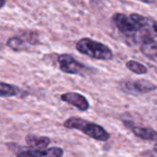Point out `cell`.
Here are the masks:
<instances>
[{
	"label": "cell",
	"instance_id": "obj_1",
	"mask_svg": "<svg viewBox=\"0 0 157 157\" xmlns=\"http://www.w3.org/2000/svg\"><path fill=\"white\" fill-rule=\"evenodd\" d=\"M64 127L69 129H78L96 140L106 141L110 139V134L102 126L81 117H73L67 118L64 122Z\"/></svg>",
	"mask_w": 157,
	"mask_h": 157
},
{
	"label": "cell",
	"instance_id": "obj_2",
	"mask_svg": "<svg viewBox=\"0 0 157 157\" xmlns=\"http://www.w3.org/2000/svg\"><path fill=\"white\" fill-rule=\"evenodd\" d=\"M76 49L82 55L99 60H111L114 57L112 50L105 44L90 38H82L76 44Z\"/></svg>",
	"mask_w": 157,
	"mask_h": 157
},
{
	"label": "cell",
	"instance_id": "obj_3",
	"mask_svg": "<svg viewBox=\"0 0 157 157\" xmlns=\"http://www.w3.org/2000/svg\"><path fill=\"white\" fill-rule=\"evenodd\" d=\"M113 22L117 30L128 40L137 43H141L144 39L138 25L129 18L123 13H115L112 17Z\"/></svg>",
	"mask_w": 157,
	"mask_h": 157
},
{
	"label": "cell",
	"instance_id": "obj_4",
	"mask_svg": "<svg viewBox=\"0 0 157 157\" xmlns=\"http://www.w3.org/2000/svg\"><path fill=\"white\" fill-rule=\"evenodd\" d=\"M129 18L138 25L144 38L157 37V21H156L144 17L142 15L137 14V13L130 14Z\"/></svg>",
	"mask_w": 157,
	"mask_h": 157
},
{
	"label": "cell",
	"instance_id": "obj_5",
	"mask_svg": "<svg viewBox=\"0 0 157 157\" xmlns=\"http://www.w3.org/2000/svg\"><path fill=\"white\" fill-rule=\"evenodd\" d=\"M120 87L124 92L131 94H144L156 90V85L145 80L123 82Z\"/></svg>",
	"mask_w": 157,
	"mask_h": 157
},
{
	"label": "cell",
	"instance_id": "obj_6",
	"mask_svg": "<svg viewBox=\"0 0 157 157\" xmlns=\"http://www.w3.org/2000/svg\"><path fill=\"white\" fill-rule=\"evenodd\" d=\"M57 62L60 70L67 74H81L85 69V66L82 63L77 61L72 56L67 54L58 56Z\"/></svg>",
	"mask_w": 157,
	"mask_h": 157
},
{
	"label": "cell",
	"instance_id": "obj_7",
	"mask_svg": "<svg viewBox=\"0 0 157 157\" xmlns=\"http://www.w3.org/2000/svg\"><path fill=\"white\" fill-rule=\"evenodd\" d=\"M38 43V35L34 33L29 32L22 36L11 37L8 40L7 45L13 51L20 52L27 48V44H35Z\"/></svg>",
	"mask_w": 157,
	"mask_h": 157
},
{
	"label": "cell",
	"instance_id": "obj_8",
	"mask_svg": "<svg viewBox=\"0 0 157 157\" xmlns=\"http://www.w3.org/2000/svg\"><path fill=\"white\" fill-rule=\"evenodd\" d=\"M64 151L60 147L45 149H27L17 153L16 157H62Z\"/></svg>",
	"mask_w": 157,
	"mask_h": 157
},
{
	"label": "cell",
	"instance_id": "obj_9",
	"mask_svg": "<svg viewBox=\"0 0 157 157\" xmlns=\"http://www.w3.org/2000/svg\"><path fill=\"white\" fill-rule=\"evenodd\" d=\"M60 99L63 102L75 106L76 108H78L81 111H87L90 108V104L88 100L82 94L75 93V92L63 94L60 96Z\"/></svg>",
	"mask_w": 157,
	"mask_h": 157
},
{
	"label": "cell",
	"instance_id": "obj_10",
	"mask_svg": "<svg viewBox=\"0 0 157 157\" xmlns=\"http://www.w3.org/2000/svg\"><path fill=\"white\" fill-rule=\"evenodd\" d=\"M125 126L129 128L133 134L142 140H157V131L151 128H142V127H137L133 125L129 121H124Z\"/></svg>",
	"mask_w": 157,
	"mask_h": 157
},
{
	"label": "cell",
	"instance_id": "obj_11",
	"mask_svg": "<svg viewBox=\"0 0 157 157\" xmlns=\"http://www.w3.org/2000/svg\"><path fill=\"white\" fill-rule=\"evenodd\" d=\"M140 52L148 58L154 60L157 57V42L152 37H146L140 43Z\"/></svg>",
	"mask_w": 157,
	"mask_h": 157
},
{
	"label": "cell",
	"instance_id": "obj_12",
	"mask_svg": "<svg viewBox=\"0 0 157 157\" xmlns=\"http://www.w3.org/2000/svg\"><path fill=\"white\" fill-rule=\"evenodd\" d=\"M25 141L32 149H45L51 142L48 137L29 134L25 137Z\"/></svg>",
	"mask_w": 157,
	"mask_h": 157
},
{
	"label": "cell",
	"instance_id": "obj_13",
	"mask_svg": "<svg viewBox=\"0 0 157 157\" xmlns=\"http://www.w3.org/2000/svg\"><path fill=\"white\" fill-rule=\"evenodd\" d=\"M20 92V88L15 85L0 82V97H13L18 95Z\"/></svg>",
	"mask_w": 157,
	"mask_h": 157
},
{
	"label": "cell",
	"instance_id": "obj_14",
	"mask_svg": "<svg viewBox=\"0 0 157 157\" xmlns=\"http://www.w3.org/2000/svg\"><path fill=\"white\" fill-rule=\"evenodd\" d=\"M126 67L128 70H130L131 72L135 73V74H145L148 72V68L141 63L137 62L135 60H128L126 63Z\"/></svg>",
	"mask_w": 157,
	"mask_h": 157
},
{
	"label": "cell",
	"instance_id": "obj_15",
	"mask_svg": "<svg viewBox=\"0 0 157 157\" xmlns=\"http://www.w3.org/2000/svg\"><path fill=\"white\" fill-rule=\"evenodd\" d=\"M144 157H157V143L153 146L151 151H146L142 152Z\"/></svg>",
	"mask_w": 157,
	"mask_h": 157
},
{
	"label": "cell",
	"instance_id": "obj_16",
	"mask_svg": "<svg viewBox=\"0 0 157 157\" xmlns=\"http://www.w3.org/2000/svg\"><path fill=\"white\" fill-rule=\"evenodd\" d=\"M7 3V0H0V10H1Z\"/></svg>",
	"mask_w": 157,
	"mask_h": 157
},
{
	"label": "cell",
	"instance_id": "obj_17",
	"mask_svg": "<svg viewBox=\"0 0 157 157\" xmlns=\"http://www.w3.org/2000/svg\"><path fill=\"white\" fill-rule=\"evenodd\" d=\"M138 1H140V2H143V3H147V4H150L152 2V0H138Z\"/></svg>",
	"mask_w": 157,
	"mask_h": 157
}]
</instances>
